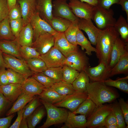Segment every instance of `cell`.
<instances>
[{
  "instance_id": "obj_1",
  "label": "cell",
  "mask_w": 128,
  "mask_h": 128,
  "mask_svg": "<svg viewBox=\"0 0 128 128\" xmlns=\"http://www.w3.org/2000/svg\"><path fill=\"white\" fill-rule=\"evenodd\" d=\"M119 35L114 27L101 30L95 46L96 55L99 62H102L109 65L113 45Z\"/></svg>"
},
{
  "instance_id": "obj_2",
  "label": "cell",
  "mask_w": 128,
  "mask_h": 128,
  "mask_svg": "<svg viewBox=\"0 0 128 128\" xmlns=\"http://www.w3.org/2000/svg\"><path fill=\"white\" fill-rule=\"evenodd\" d=\"M106 85L104 82H89L87 87L88 98L97 107L106 103L112 102L118 98L119 95L113 88Z\"/></svg>"
},
{
  "instance_id": "obj_3",
  "label": "cell",
  "mask_w": 128,
  "mask_h": 128,
  "mask_svg": "<svg viewBox=\"0 0 128 128\" xmlns=\"http://www.w3.org/2000/svg\"><path fill=\"white\" fill-rule=\"evenodd\" d=\"M40 100L46 109L47 117L46 121L39 128H47L54 125L65 122L68 115V111L66 110L59 108L53 104L43 101Z\"/></svg>"
},
{
  "instance_id": "obj_4",
  "label": "cell",
  "mask_w": 128,
  "mask_h": 128,
  "mask_svg": "<svg viewBox=\"0 0 128 128\" xmlns=\"http://www.w3.org/2000/svg\"><path fill=\"white\" fill-rule=\"evenodd\" d=\"M114 15V13L112 9H106L97 5L94 6L91 20L98 28L102 30L110 27H114L116 20Z\"/></svg>"
},
{
  "instance_id": "obj_5",
  "label": "cell",
  "mask_w": 128,
  "mask_h": 128,
  "mask_svg": "<svg viewBox=\"0 0 128 128\" xmlns=\"http://www.w3.org/2000/svg\"><path fill=\"white\" fill-rule=\"evenodd\" d=\"M112 110V104H102L96 107L88 117L86 128H103L105 120Z\"/></svg>"
},
{
  "instance_id": "obj_6",
  "label": "cell",
  "mask_w": 128,
  "mask_h": 128,
  "mask_svg": "<svg viewBox=\"0 0 128 128\" xmlns=\"http://www.w3.org/2000/svg\"><path fill=\"white\" fill-rule=\"evenodd\" d=\"M2 55L7 68H10L22 74L26 79L34 73L29 68L26 61L24 59L18 58L4 53Z\"/></svg>"
},
{
  "instance_id": "obj_7",
  "label": "cell",
  "mask_w": 128,
  "mask_h": 128,
  "mask_svg": "<svg viewBox=\"0 0 128 128\" xmlns=\"http://www.w3.org/2000/svg\"><path fill=\"white\" fill-rule=\"evenodd\" d=\"M87 98L86 92L75 90L73 93L66 95L60 101L53 105L57 107L66 108L73 112Z\"/></svg>"
},
{
  "instance_id": "obj_8",
  "label": "cell",
  "mask_w": 128,
  "mask_h": 128,
  "mask_svg": "<svg viewBox=\"0 0 128 128\" xmlns=\"http://www.w3.org/2000/svg\"><path fill=\"white\" fill-rule=\"evenodd\" d=\"M67 0H55L52 2L53 16L67 19L72 22H78L79 18L72 12Z\"/></svg>"
},
{
  "instance_id": "obj_9",
  "label": "cell",
  "mask_w": 128,
  "mask_h": 128,
  "mask_svg": "<svg viewBox=\"0 0 128 128\" xmlns=\"http://www.w3.org/2000/svg\"><path fill=\"white\" fill-rule=\"evenodd\" d=\"M65 64L80 72L89 66V59L85 54L78 50L66 57Z\"/></svg>"
},
{
  "instance_id": "obj_10",
  "label": "cell",
  "mask_w": 128,
  "mask_h": 128,
  "mask_svg": "<svg viewBox=\"0 0 128 128\" xmlns=\"http://www.w3.org/2000/svg\"><path fill=\"white\" fill-rule=\"evenodd\" d=\"M68 4L73 13L78 18L91 19L94 6L79 0H70Z\"/></svg>"
},
{
  "instance_id": "obj_11",
  "label": "cell",
  "mask_w": 128,
  "mask_h": 128,
  "mask_svg": "<svg viewBox=\"0 0 128 128\" xmlns=\"http://www.w3.org/2000/svg\"><path fill=\"white\" fill-rule=\"evenodd\" d=\"M39 58L42 60L47 67L63 66L65 64L66 57L56 48L53 46Z\"/></svg>"
},
{
  "instance_id": "obj_12",
  "label": "cell",
  "mask_w": 128,
  "mask_h": 128,
  "mask_svg": "<svg viewBox=\"0 0 128 128\" xmlns=\"http://www.w3.org/2000/svg\"><path fill=\"white\" fill-rule=\"evenodd\" d=\"M111 69L109 65L102 62H99L96 66L87 67L84 71L92 82L102 81L109 77Z\"/></svg>"
},
{
  "instance_id": "obj_13",
  "label": "cell",
  "mask_w": 128,
  "mask_h": 128,
  "mask_svg": "<svg viewBox=\"0 0 128 128\" xmlns=\"http://www.w3.org/2000/svg\"><path fill=\"white\" fill-rule=\"evenodd\" d=\"M30 23L34 32L33 42L42 33L48 32L54 36L58 32L54 30L48 23L41 18L37 13L32 17Z\"/></svg>"
},
{
  "instance_id": "obj_14",
  "label": "cell",
  "mask_w": 128,
  "mask_h": 128,
  "mask_svg": "<svg viewBox=\"0 0 128 128\" xmlns=\"http://www.w3.org/2000/svg\"><path fill=\"white\" fill-rule=\"evenodd\" d=\"M54 36L50 33L46 32L39 35L33 42L32 46L36 49L40 55L48 51L54 44Z\"/></svg>"
},
{
  "instance_id": "obj_15",
  "label": "cell",
  "mask_w": 128,
  "mask_h": 128,
  "mask_svg": "<svg viewBox=\"0 0 128 128\" xmlns=\"http://www.w3.org/2000/svg\"><path fill=\"white\" fill-rule=\"evenodd\" d=\"M54 46L66 57L69 55L79 50L78 45L70 43L66 38L64 32H59L54 36Z\"/></svg>"
},
{
  "instance_id": "obj_16",
  "label": "cell",
  "mask_w": 128,
  "mask_h": 128,
  "mask_svg": "<svg viewBox=\"0 0 128 128\" xmlns=\"http://www.w3.org/2000/svg\"><path fill=\"white\" fill-rule=\"evenodd\" d=\"M78 25L79 29L86 33L91 44L95 46L101 30L94 24L91 19L79 18Z\"/></svg>"
},
{
  "instance_id": "obj_17",
  "label": "cell",
  "mask_w": 128,
  "mask_h": 128,
  "mask_svg": "<svg viewBox=\"0 0 128 128\" xmlns=\"http://www.w3.org/2000/svg\"><path fill=\"white\" fill-rule=\"evenodd\" d=\"M21 9L23 27L30 23L32 17L37 12L36 0H17Z\"/></svg>"
},
{
  "instance_id": "obj_18",
  "label": "cell",
  "mask_w": 128,
  "mask_h": 128,
  "mask_svg": "<svg viewBox=\"0 0 128 128\" xmlns=\"http://www.w3.org/2000/svg\"><path fill=\"white\" fill-rule=\"evenodd\" d=\"M128 52V42H125L119 37L115 40L112 50L109 67L111 69L120 57Z\"/></svg>"
},
{
  "instance_id": "obj_19",
  "label": "cell",
  "mask_w": 128,
  "mask_h": 128,
  "mask_svg": "<svg viewBox=\"0 0 128 128\" xmlns=\"http://www.w3.org/2000/svg\"><path fill=\"white\" fill-rule=\"evenodd\" d=\"M36 9L40 17L49 23L52 18V0H36Z\"/></svg>"
},
{
  "instance_id": "obj_20",
  "label": "cell",
  "mask_w": 128,
  "mask_h": 128,
  "mask_svg": "<svg viewBox=\"0 0 128 128\" xmlns=\"http://www.w3.org/2000/svg\"><path fill=\"white\" fill-rule=\"evenodd\" d=\"M0 92L11 103L14 102L23 92L22 85L9 83L0 85Z\"/></svg>"
},
{
  "instance_id": "obj_21",
  "label": "cell",
  "mask_w": 128,
  "mask_h": 128,
  "mask_svg": "<svg viewBox=\"0 0 128 128\" xmlns=\"http://www.w3.org/2000/svg\"><path fill=\"white\" fill-rule=\"evenodd\" d=\"M21 85L23 92L35 96L39 95L45 88L32 76L26 79Z\"/></svg>"
},
{
  "instance_id": "obj_22",
  "label": "cell",
  "mask_w": 128,
  "mask_h": 128,
  "mask_svg": "<svg viewBox=\"0 0 128 128\" xmlns=\"http://www.w3.org/2000/svg\"><path fill=\"white\" fill-rule=\"evenodd\" d=\"M19 46L17 38L14 40H0V50L3 53L23 59L19 51Z\"/></svg>"
},
{
  "instance_id": "obj_23",
  "label": "cell",
  "mask_w": 128,
  "mask_h": 128,
  "mask_svg": "<svg viewBox=\"0 0 128 128\" xmlns=\"http://www.w3.org/2000/svg\"><path fill=\"white\" fill-rule=\"evenodd\" d=\"M83 115H76L71 111H68V115L65 124L61 128H85L87 119Z\"/></svg>"
},
{
  "instance_id": "obj_24",
  "label": "cell",
  "mask_w": 128,
  "mask_h": 128,
  "mask_svg": "<svg viewBox=\"0 0 128 128\" xmlns=\"http://www.w3.org/2000/svg\"><path fill=\"white\" fill-rule=\"evenodd\" d=\"M34 32L30 23L23 26L18 37L17 38L18 43L20 46H32L33 42Z\"/></svg>"
},
{
  "instance_id": "obj_25",
  "label": "cell",
  "mask_w": 128,
  "mask_h": 128,
  "mask_svg": "<svg viewBox=\"0 0 128 128\" xmlns=\"http://www.w3.org/2000/svg\"><path fill=\"white\" fill-rule=\"evenodd\" d=\"M38 95L40 100L52 104L60 101L66 96L60 95L50 87H45Z\"/></svg>"
},
{
  "instance_id": "obj_26",
  "label": "cell",
  "mask_w": 128,
  "mask_h": 128,
  "mask_svg": "<svg viewBox=\"0 0 128 128\" xmlns=\"http://www.w3.org/2000/svg\"><path fill=\"white\" fill-rule=\"evenodd\" d=\"M35 96V95H29L23 92L19 96L11 108L7 112L6 115L8 116L24 108Z\"/></svg>"
},
{
  "instance_id": "obj_27",
  "label": "cell",
  "mask_w": 128,
  "mask_h": 128,
  "mask_svg": "<svg viewBox=\"0 0 128 128\" xmlns=\"http://www.w3.org/2000/svg\"><path fill=\"white\" fill-rule=\"evenodd\" d=\"M41 103L38 97L35 96L25 106L23 118L20 125V128H28L27 123V119L41 105Z\"/></svg>"
},
{
  "instance_id": "obj_28",
  "label": "cell",
  "mask_w": 128,
  "mask_h": 128,
  "mask_svg": "<svg viewBox=\"0 0 128 128\" xmlns=\"http://www.w3.org/2000/svg\"><path fill=\"white\" fill-rule=\"evenodd\" d=\"M128 73V52L121 56L115 65L111 69L109 77L115 75Z\"/></svg>"
},
{
  "instance_id": "obj_29",
  "label": "cell",
  "mask_w": 128,
  "mask_h": 128,
  "mask_svg": "<svg viewBox=\"0 0 128 128\" xmlns=\"http://www.w3.org/2000/svg\"><path fill=\"white\" fill-rule=\"evenodd\" d=\"M128 22L124 17L120 15L114 26L120 36L121 39L125 42H128Z\"/></svg>"
},
{
  "instance_id": "obj_30",
  "label": "cell",
  "mask_w": 128,
  "mask_h": 128,
  "mask_svg": "<svg viewBox=\"0 0 128 128\" xmlns=\"http://www.w3.org/2000/svg\"><path fill=\"white\" fill-rule=\"evenodd\" d=\"M72 23L66 19L53 16L48 23L56 32H64L70 26Z\"/></svg>"
},
{
  "instance_id": "obj_31",
  "label": "cell",
  "mask_w": 128,
  "mask_h": 128,
  "mask_svg": "<svg viewBox=\"0 0 128 128\" xmlns=\"http://www.w3.org/2000/svg\"><path fill=\"white\" fill-rule=\"evenodd\" d=\"M89 80L87 73L83 70L80 72L72 84L75 90L82 92H86L87 86L89 82Z\"/></svg>"
},
{
  "instance_id": "obj_32",
  "label": "cell",
  "mask_w": 128,
  "mask_h": 128,
  "mask_svg": "<svg viewBox=\"0 0 128 128\" xmlns=\"http://www.w3.org/2000/svg\"><path fill=\"white\" fill-rule=\"evenodd\" d=\"M46 110L44 106L38 107L27 119L28 128H34L44 117Z\"/></svg>"
},
{
  "instance_id": "obj_33",
  "label": "cell",
  "mask_w": 128,
  "mask_h": 128,
  "mask_svg": "<svg viewBox=\"0 0 128 128\" xmlns=\"http://www.w3.org/2000/svg\"><path fill=\"white\" fill-rule=\"evenodd\" d=\"M77 42L78 45L80 46L82 49H85V53L88 55H92V52H96V48L93 47L90 41L85 36L81 30L79 29L77 34Z\"/></svg>"
},
{
  "instance_id": "obj_34",
  "label": "cell",
  "mask_w": 128,
  "mask_h": 128,
  "mask_svg": "<svg viewBox=\"0 0 128 128\" xmlns=\"http://www.w3.org/2000/svg\"><path fill=\"white\" fill-rule=\"evenodd\" d=\"M96 107L95 104L91 99L87 98L79 106L77 109L73 112L76 114H80L88 118Z\"/></svg>"
},
{
  "instance_id": "obj_35",
  "label": "cell",
  "mask_w": 128,
  "mask_h": 128,
  "mask_svg": "<svg viewBox=\"0 0 128 128\" xmlns=\"http://www.w3.org/2000/svg\"><path fill=\"white\" fill-rule=\"evenodd\" d=\"M16 38L13 34L8 16L0 23V40H14Z\"/></svg>"
},
{
  "instance_id": "obj_36",
  "label": "cell",
  "mask_w": 128,
  "mask_h": 128,
  "mask_svg": "<svg viewBox=\"0 0 128 128\" xmlns=\"http://www.w3.org/2000/svg\"><path fill=\"white\" fill-rule=\"evenodd\" d=\"M50 87L62 95L66 96L73 93L75 91L72 84L63 80L55 83Z\"/></svg>"
},
{
  "instance_id": "obj_37",
  "label": "cell",
  "mask_w": 128,
  "mask_h": 128,
  "mask_svg": "<svg viewBox=\"0 0 128 128\" xmlns=\"http://www.w3.org/2000/svg\"><path fill=\"white\" fill-rule=\"evenodd\" d=\"M30 69L33 73H42L48 68L44 62L39 57L26 60Z\"/></svg>"
},
{
  "instance_id": "obj_38",
  "label": "cell",
  "mask_w": 128,
  "mask_h": 128,
  "mask_svg": "<svg viewBox=\"0 0 128 128\" xmlns=\"http://www.w3.org/2000/svg\"><path fill=\"white\" fill-rule=\"evenodd\" d=\"M128 76L123 78H120L116 80L110 78L104 81L107 86L117 88L121 91L127 93H128Z\"/></svg>"
},
{
  "instance_id": "obj_39",
  "label": "cell",
  "mask_w": 128,
  "mask_h": 128,
  "mask_svg": "<svg viewBox=\"0 0 128 128\" xmlns=\"http://www.w3.org/2000/svg\"><path fill=\"white\" fill-rule=\"evenodd\" d=\"M42 73L51 78L55 83L63 80L62 66L48 68Z\"/></svg>"
},
{
  "instance_id": "obj_40",
  "label": "cell",
  "mask_w": 128,
  "mask_h": 128,
  "mask_svg": "<svg viewBox=\"0 0 128 128\" xmlns=\"http://www.w3.org/2000/svg\"><path fill=\"white\" fill-rule=\"evenodd\" d=\"M75 69L66 65L62 66L63 80L72 84L79 74Z\"/></svg>"
},
{
  "instance_id": "obj_41",
  "label": "cell",
  "mask_w": 128,
  "mask_h": 128,
  "mask_svg": "<svg viewBox=\"0 0 128 128\" xmlns=\"http://www.w3.org/2000/svg\"><path fill=\"white\" fill-rule=\"evenodd\" d=\"M78 23H72L70 26L64 32L67 40L71 44L76 45H78L76 40L77 34L79 29Z\"/></svg>"
},
{
  "instance_id": "obj_42",
  "label": "cell",
  "mask_w": 128,
  "mask_h": 128,
  "mask_svg": "<svg viewBox=\"0 0 128 128\" xmlns=\"http://www.w3.org/2000/svg\"><path fill=\"white\" fill-rule=\"evenodd\" d=\"M19 51L22 58L26 60L33 58L39 57L40 55L36 49L31 46H20Z\"/></svg>"
},
{
  "instance_id": "obj_43",
  "label": "cell",
  "mask_w": 128,
  "mask_h": 128,
  "mask_svg": "<svg viewBox=\"0 0 128 128\" xmlns=\"http://www.w3.org/2000/svg\"><path fill=\"white\" fill-rule=\"evenodd\" d=\"M112 110L116 119L119 128H126L124 116L118 103L116 102L112 104Z\"/></svg>"
},
{
  "instance_id": "obj_44",
  "label": "cell",
  "mask_w": 128,
  "mask_h": 128,
  "mask_svg": "<svg viewBox=\"0 0 128 128\" xmlns=\"http://www.w3.org/2000/svg\"><path fill=\"white\" fill-rule=\"evenodd\" d=\"M9 83L22 84L26 79L23 75L9 68L6 69Z\"/></svg>"
},
{
  "instance_id": "obj_45",
  "label": "cell",
  "mask_w": 128,
  "mask_h": 128,
  "mask_svg": "<svg viewBox=\"0 0 128 128\" xmlns=\"http://www.w3.org/2000/svg\"><path fill=\"white\" fill-rule=\"evenodd\" d=\"M32 76L46 88L50 87L55 83L52 79L42 73H34Z\"/></svg>"
},
{
  "instance_id": "obj_46",
  "label": "cell",
  "mask_w": 128,
  "mask_h": 128,
  "mask_svg": "<svg viewBox=\"0 0 128 128\" xmlns=\"http://www.w3.org/2000/svg\"><path fill=\"white\" fill-rule=\"evenodd\" d=\"M9 24L12 32L17 38L23 27L22 18L17 19L9 20Z\"/></svg>"
},
{
  "instance_id": "obj_47",
  "label": "cell",
  "mask_w": 128,
  "mask_h": 128,
  "mask_svg": "<svg viewBox=\"0 0 128 128\" xmlns=\"http://www.w3.org/2000/svg\"><path fill=\"white\" fill-rule=\"evenodd\" d=\"M8 17L9 20L22 18L20 7L17 2L16 4L9 10Z\"/></svg>"
},
{
  "instance_id": "obj_48",
  "label": "cell",
  "mask_w": 128,
  "mask_h": 128,
  "mask_svg": "<svg viewBox=\"0 0 128 128\" xmlns=\"http://www.w3.org/2000/svg\"><path fill=\"white\" fill-rule=\"evenodd\" d=\"M9 12L7 0H0V23L8 16Z\"/></svg>"
},
{
  "instance_id": "obj_49",
  "label": "cell",
  "mask_w": 128,
  "mask_h": 128,
  "mask_svg": "<svg viewBox=\"0 0 128 128\" xmlns=\"http://www.w3.org/2000/svg\"><path fill=\"white\" fill-rule=\"evenodd\" d=\"M119 104L124 116L126 124L128 125V104L123 98L119 100Z\"/></svg>"
},
{
  "instance_id": "obj_50",
  "label": "cell",
  "mask_w": 128,
  "mask_h": 128,
  "mask_svg": "<svg viewBox=\"0 0 128 128\" xmlns=\"http://www.w3.org/2000/svg\"><path fill=\"white\" fill-rule=\"evenodd\" d=\"M120 0H97L98 5L106 9H109L113 5H119Z\"/></svg>"
},
{
  "instance_id": "obj_51",
  "label": "cell",
  "mask_w": 128,
  "mask_h": 128,
  "mask_svg": "<svg viewBox=\"0 0 128 128\" xmlns=\"http://www.w3.org/2000/svg\"><path fill=\"white\" fill-rule=\"evenodd\" d=\"M25 107L17 112V117L15 121L9 128H19L23 118Z\"/></svg>"
},
{
  "instance_id": "obj_52",
  "label": "cell",
  "mask_w": 128,
  "mask_h": 128,
  "mask_svg": "<svg viewBox=\"0 0 128 128\" xmlns=\"http://www.w3.org/2000/svg\"><path fill=\"white\" fill-rule=\"evenodd\" d=\"M14 116V114H13L6 117L0 118V128H9Z\"/></svg>"
},
{
  "instance_id": "obj_53",
  "label": "cell",
  "mask_w": 128,
  "mask_h": 128,
  "mask_svg": "<svg viewBox=\"0 0 128 128\" xmlns=\"http://www.w3.org/2000/svg\"><path fill=\"white\" fill-rule=\"evenodd\" d=\"M10 103L3 94L0 92V116Z\"/></svg>"
},
{
  "instance_id": "obj_54",
  "label": "cell",
  "mask_w": 128,
  "mask_h": 128,
  "mask_svg": "<svg viewBox=\"0 0 128 128\" xmlns=\"http://www.w3.org/2000/svg\"><path fill=\"white\" fill-rule=\"evenodd\" d=\"M5 67H0V85L3 86L9 83Z\"/></svg>"
},
{
  "instance_id": "obj_55",
  "label": "cell",
  "mask_w": 128,
  "mask_h": 128,
  "mask_svg": "<svg viewBox=\"0 0 128 128\" xmlns=\"http://www.w3.org/2000/svg\"><path fill=\"white\" fill-rule=\"evenodd\" d=\"M108 124L117 125L116 119L112 110L110 113L107 116L105 120L104 126Z\"/></svg>"
},
{
  "instance_id": "obj_56",
  "label": "cell",
  "mask_w": 128,
  "mask_h": 128,
  "mask_svg": "<svg viewBox=\"0 0 128 128\" xmlns=\"http://www.w3.org/2000/svg\"><path fill=\"white\" fill-rule=\"evenodd\" d=\"M119 5H121L122 10L126 12V20L128 22V0H120Z\"/></svg>"
},
{
  "instance_id": "obj_57",
  "label": "cell",
  "mask_w": 128,
  "mask_h": 128,
  "mask_svg": "<svg viewBox=\"0 0 128 128\" xmlns=\"http://www.w3.org/2000/svg\"><path fill=\"white\" fill-rule=\"evenodd\" d=\"M2 53L0 50V67H5L7 68V66L3 56Z\"/></svg>"
},
{
  "instance_id": "obj_58",
  "label": "cell",
  "mask_w": 128,
  "mask_h": 128,
  "mask_svg": "<svg viewBox=\"0 0 128 128\" xmlns=\"http://www.w3.org/2000/svg\"><path fill=\"white\" fill-rule=\"evenodd\" d=\"M81 1L87 3L94 6L98 5L97 0H79Z\"/></svg>"
},
{
  "instance_id": "obj_59",
  "label": "cell",
  "mask_w": 128,
  "mask_h": 128,
  "mask_svg": "<svg viewBox=\"0 0 128 128\" xmlns=\"http://www.w3.org/2000/svg\"><path fill=\"white\" fill-rule=\"evenodd\" d=\"M9 10L17 3V0H7Z\"/></svg>"
},
{
  "instance_id": "obj_60",
  "label": "cell",
  "mask_w": 128,
  "mask_h": 128,
  "mask_svg": "<svg viewBox=\"0 0 128 128\" xmlns=\"http://www.w3.org/2000/svg\"><path fill=\"white\" fill-rule=\"evenodd\" d=\"M104 127L106 128H119L118 125L116 124L106 125Z\"/></svg>"
},
{
  "instance_id": "obj_61",
  "label": "cell",
  "mask_w": 128,
  "mask_h": 128,
  "mask_svg": "<svg viewBox=\"0 0 128 128\" xmlns=\"http://www.w3.org/2000/svg\"></svg>"
}]
</instances>
